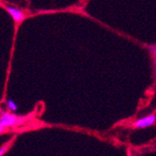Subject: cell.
I'll use <instances>...</instances> for the list:
<instances>
[{
  "label": "cell",
  "mask_w": 156,
  "mask_h": 156,
  "mask_svg": "<svg viewBox=\"0 0 156 156\" xmlns=\"http://www.w3.org/2000/svg\"><path fill=\"white\" fill-rule=\"evenodd\" d=\"M7 149H8V146H7V145H6V146H4V147H2L1 149H0V156H2V155L6 152Z\"/></svg>",
  "instance_id": "obj_5"
},
{
  "label": "cell",
  "mask_w": 156,
  "mask_h": 156,
  "mask_svg": "<svg viewBox=\"0 0 156 156\" xmlns=\"http://www.w3.org/2000/svg\"><path fill=\"white\" fill-rule=\"evenodd\" d=\"M18 122V118L16 115L11 113H4L0 118V126L2 127H9Z\"/></svg>",
  "instance_id": "obj_3"
},
{
  "label": "cell",
  "mask_w": 156,
  "mask_h": 156,
  "mask_svg": "<svg viewBox=\"0 0 156 156\" xmlns=\"http://www.w3.org/2000/svg\"><path fill=\"white\" fill-rule=\"evenodd\" d=\"M7 11L9 13L11 18L15 21L16 23H22L25 19V14L23 10L15 8V7H10V6H6Z\"/></svg>",
  "instance_id": "obj_2"
},
{
  "label": "cell",
  "mask_w": 156,
  "mask_h": 156,
  "mask_svg": "<svg viewBox=\"0 0 156 156\" xmlns=\"http://www.w3.org/2000/svg\"><path fill=\"white\" fill-rule=\"evenodd\" d=\"M4 127H2V126H0V134H2L3 133V131H4Z\"/></svg>",
  "instance_id": "obj_6"
},
{
  "label": "cell",
  "mask_w": 156,
  "mask_h": 156,
  "mask_svg": "<svg viewBox=\"0 0 156 156\" xmlns=\"http://www.w3.org/2000/svg\"><path fill=\"white\" fill-rule=\"evenodd\" d=\"M156 122V115L155 114H151L145 117H142L138 120H136L133 124L132 128L135 129H144L147 127H150L153 125Z\"/></svg>",
  "instance_id": "obj_1"
},
{
  "label": "cell",
  "mask_w": 156,
  "mask_h": 156,
  "mask_svg": "<svg viewBox=\"0 0 156 156\" xmlns=\"http://www.w3.org/2000/svg\"><path fill=\"white\" fill-rule=\"evenodd\" d=\"M7 105H8V108L11 110V111H16L18 109V106L17 104L14 102L12 99H9L8 102H7Z\"/></svg>",
  "instance_id": "obj_4"
},
{
  "label": "cell",
  "mask_w": 156,
  "mask_h": 156,
  "mask_svg": "<svg viewBox=\"0 0 156 156\" xmlns=\"http://www.w3.org/2000/svg\"><path fill=\"white\" fill-rule=\"evenodd\" d=\"M154 56H155V71H156V49H155V51H154Z\"/></svg>",
  "instance_id": "obj_7"
}]
</instances>
